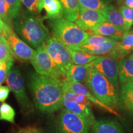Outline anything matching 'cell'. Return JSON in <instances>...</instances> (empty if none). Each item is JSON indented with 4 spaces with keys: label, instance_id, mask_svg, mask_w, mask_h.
Returning a JSON list of instances; mask_svg holds the SVG:
<instances>
[{
    "label": "cell",
    "instance_id": "6da1fadb",
    "mask_svg": "<svg viewBox=\"0 0 133 133\" xmlns=\"http://www.w3.org/2000/svg\"><path fill=\"white\" fill-rule=\"evenodd\" d=\"M28 85L36 109L43 113L51 114L63 107L64 86L62 81L38 74L31 73Z\"/></svg>",
    "mask_w": 133,
    "mask_h": 133
},
{
    "label": "cell",
    "instance_id": "7a4b0ae2",
    "mask_svg": "<svg viewBox=\"0 0 133 133\" xmlns=\"http://www.w3.org/2000/svg\"><path fill=\"white\" fill-rule=\"evenodd\" d=\"M44 19L27 10L21 11L13 21V29L23 41L36 49L43 46L51 36L49 30L43 23Z\"/></svg>",
    "mask_w": 133,
    "mask_h": 133
},
{
    "label": "cell",
    "instance_id": "3957f363",
    "mask_svg": "<svg viewBox=\"0 0 133 133\" xmlns=\"http://www.w3.org/2000/svg\"><path fill=\"white\" fill-rule=\"evenodd\" d=\"M85 85L100 102L115 110L119 107V93L109 79L96 70L92 65L88 71Z\"/></svg>",
    "mask_w": 133,
    "mask_h": 133
},
{
    "label": "cell",
    "instance_id": "277c9868",
    "mask_svg": "<svg viewBox=\"0 0 133 133\" xmlns=\"http://www.w3.org/2000/svg\"><path fill=\"white\" fill-rule=\"evenodd\" d=\"M48 20V24L54 36L70 49H76L89 37V35L75 22L64 16Z\"/></svg>",
    "mask_w": 133,
    "mask_h": 133
},
{
    "label": "cell",
    "instance_id": "5b68a950",
    "mask_svg": "<svg viewBox=\"0 0 133 133\" xmlns=\"http://www.w3.org/2000/svg\"><path fill=\"white\" fill-rule=\"evenodd\" d=\"M6 81L8 87L14 92L22 112L25 115L32 113L34 111V105L26 94L24 78L20 70L17 67L12 66Z\"/></svg>",
    "mask_w": 133,
    "mask_h": 133
},
{
    "label": "cell",
    "instance_id": "8992f818",
    "mask_svg": "<svg viewBox=\"0 0 133 133\" xmlns=\"http://www.w3.org/2000/svg\"><path fill=\"white\" fill-rule=\"evenodd\" d=\"M36 73L63 81L65 76L46 51L44 45L36 49V53L30 61Z\"/></svg>",
    "mask_w": 133,
    "mask_h": 133
},
{
    "label": "cell",
    "instance_id": "52a82bcc",
    "mask_svg": "<svg viewBox=\"0 0 133 133\" xmlns=\"http://www.w3.org/2000/svg\"><path fill=\"white\" fill-rule=\"evenodd\" d=\"M56 128V133H89L91 126L78 115L64 108L57 118Z\"/></svg>",
    "mask_w": 133,
    "mask_h": 133
},
{
    "label": "cell",
    "instance_id": "ba28073f",
    "mask_svg": "<svg viewBox=\"0 0 133 133\" xmlns=\"http://www.w3.org/2000/svg\"><path fill=\"white\" fill-rule=\"evenodd\" d=\"M46 51L65 76L73 64L69 48L55 36H50L44 44Z\"/></svg>",
    "mask_w": 133,
    "mask_h": 133
},
{
    "label": "cell",
    "instance_id": "9c48e42d",
    "mask_svg": "<svg viewBox=\"0 0 133 133\" xmlns=\"http://www.w3.org/2000/svg\"><path fill=\"white\" fill-rule=\"evenodd\" d=\"M3 36L7 41L13 56L24 61H31L36 53L27 43L23 41L15 32L12 28L5 24L2 30Z\"/></svg>",
    "mask_w": 133,
    "mask_h": 133
},
{
    "label": "cell",
    "instance_id": "30bf717a",
    "mask_svg": "<svg viewBox=\"0 0 133 133\" xmlns=\"http://www.w3.org/2000/svg\"><path fill=\"white\" fill-rule=\"evenodd\" d=\"M96 70L112 83L117 89L119 88L118 79V61L109 56H98L91 62Z\"/></svg>",
    "mask_w": 133,
    "mask_h": 133
},
{
    "label": "cell",
    "instance_id": "8fae6325",
    "mask_svg": "<svg viewBox=\"0 0 133 133\" xmlns=\"http://www.w3.org/2000/svg\"><path fill=\"white\" fill-rule=\"evenodd\" d=\"M63 106L65 109L69 110L82 118L91 126V127L96 121L91 110V107L78 101L76 99V94L64 86Z\"/></svg>",
    "mask_w": 133,
    "mask_h": 133
},
{
    "label": "cell",
    "instance_id": "7c38bea8",
    "mask_svg": "<svg viewBox=\"0 0 133 133\" xmlns=\"http://www.w3.org/2000/svg\"><path fill=\"white\" fill-rule=\"evenodd\" d=\"M106 21L105 16L100 11L80 6L79 16L75 22L90 35L94 28Z\"/></svg>",
    "mask_w": 133,
    "mask_h": 133
},
{
    "label": "cell",
    "instance_id": "4fadbf2b",
    "mask_svg": "<svg viewBox=\"0 0 133 133\" xmlns=\"http://www.w3.org/2000/svg\"><path fill=\"white\" fill-rule=\"evenodd\" d=\"M62 84L64 87H65L66 89H68L72 92L75 93V94L84 96L88 98V99L91 102H92V104H94L97 107L104 109V110L107 111L109 113L115 115H118V113L115 111V110L108 107L106 105L100 102L99 100L90 92V91L88 89V88L86 87V85H84L81 83L69 81L65 79L62 81Z\"/></svg>",
    "mask_w": 133,
    "mask_h": 133
},
{
    "label": "cell",
    "instance_id": "5bb4252c",
    "mask_svg": "<svg viewBox=\"0 0 133 133\" xmlns=\"http://www.w3.org/2000/svg\"><path fill=\"white\" fill-rule=\"evenodd\" d=\"M100 12L105 16L107 21L112 24L118 29L126 33L129 32L130 30L128 27L123 17L119 12V9L114 5H107L105 8L100 11Z\"/></svg>",
    "mask_w": 133,
    "mask_h": 133
},
{
    "label": "cell",
    "instance_id": "9a60e30c",
    "mask_svg": "<svg viewBox=\"0 0 133 133\" xmlns=\"http://www.w3.org/2000/svg\"><path fill=\"white\" fill-rule=\"evenodd\" d=\"M133 51V31H129L118 41L116 45L113 48L109 56L119 60L129 54Z\"/></svg>",
    "mask_w": 133,
    "mask_h": 133
},
{
    "label": "cell",
    "instance_id": "2e32d148",
    "mask_svg": "<svg viewBox=\"0 0 133 133\" xmlns=\"http://www.w3.org/2000/svg\"><path fill=\"white\" fill-rule=\"evenodd\" d=\"M89 133H124V131L116 120L103 119L94 121Z\"/></svg>",
    "mask_w": 133,
    "mask_h": 133
},
{
    "label": "cell",
    "instance_id": "e0dca14e",
    "mask_svg": "<svg viewBox=\"0 0 133 133\" xmlns=\"http://www.w3.org/2000/svg\"><path fill=\"white\" fill-rule=\"evenodd\" d=\"M121 86L119 107L133 118V80Z\"/></svg>",
    "mask_w": 133,
    "mask_h": 133
},
{
    "label": "cell",
    "instance_id": "ac0fdd59",
    "mask_svg": "<svg viewBox=\"0 0 133 133\" xmlns=\"http://www.w3.org/2000/svg\"><path fill=\"white\" fill-rule=\"evenodd\" d=\"M118 79L121 85L133 80V54H129L119 60Z\"/></svg>",
    "mask_w": 133,
    "mask_h": 133
},
{
    "label": "cell",
    "instance_id": "d6986e66",
    "mask_svg": "<svg viewBox=\"0 0 133 133\" xmlns=\"http://www.w3.org/2000/svg\"><path fill=\"white\" fill-rule=\"evenodd\" d=\"M126 33H127L125 31L118 29L112 24L106 21L101 23L96 27L94 28L92 30L91 35H99L113 38V39L119 41L123 38Z\"/></svg>",
    "mask_w": 133,
    "mask_h": 133
},
{
    "label": "cell",
    "instance_id": "ffe728a7",
    "mask_svg": "<svg viewBox=\"0 0 133 133\" xmlns=\"http://www.w3.org/2000/svg\"><path fill=\"white\" fill-rule=\"evenodd\" d=\"M118 42V41L116 39L110 38L104 42L97 43L92 46L80 47L76 50L84 51L95 56H104L109 54L113 48L116 45Z\"/></svg>",
    "mask_w": 133,
    "mask_h": 133
},
{
    "label": "cell",
    "instance_id": "44dd1931",
    "mask_svg": "<svg viewBox=\"0 0 133 133\" xmlns=\"http://www.w3.org/2000/svg\"><path fill=\"white\" fill-rule=\"evenodd\" d=\"M91 63L87 65H75L73 64L66 71L65 78L69 81H74L78 83L85 82L87 77L88 71Z\"/></svg>",
    "mask_w": 133,
    "mask_h": 133
},
{
    "label": "cell",
    "instance_id": "7402d4cb",
    "mask_svg": "<svg viewBox=\"0 0 133 133\" xmlns=\"http://www.w3.org/2000/svg\"><path fill=\"white\" fill-rule=\"evenodd\" d=\"M62 6L63 16L69 21L75 22L79 16V4L78 0H59Z\"/></svg>",
    "mask_w": 133,
    "mask_h": 133
},
{
    "label": "cell",
    "instance_id": "603a6c76",
    "mask_svg": "<svg viewBox=\"0 0 133 133\" xmlns=\"http://www.w3.org/2000/svg\"><path fill=\"white\" fill-rule=\"evenodd\" d=\"M43 9L46 11L44 19H52L63 16L62 9L59 0H43Z\"/></svg>",
    "mask_w": 133,
    "mask_h": 133
},
{
    "label": "cell",
    "instance_id": "cb8c5ba5",
    "mask_svg": "<svg viewBox=\"0 0 133 133\" xmlns=\"http://www.w3.org/2000/svg\"><path fill=\"white\" fill-rule=\"evenodd\" d=\"M69 49L73 64L75 65H83L89 64L98 56L79 50H75L70 48Z\"/></svg>",
    "mask_w": 133,
    "mask_h": 133
},
{
    "label": "cell",
    "instance_id": "d4e9b609",
    "mask_svg": "<svg viewBox=\"0 0 133 133\" xmlns=\"http://www.w3.org/2000/svg\"><path fill=\"white\" fill-rule=\"evenodd\" d=\"M16 113L13 108L6 103H3L0 105V120L6 121L14 123Z\"/></svg>",
    "mask_w": 133,
    "mask_h": 133
},
{
    "label": "cell",
    "instance_id": "484cf974",
    "mask_svg": "<svg viewBox=\"0 0 133 133\" xmlns=\"http://www.w3.org/2000/svg\"><path fill=\"white\" fill-rule=\"evenodd\" d=\"M0 17L6 25L13 29V20L9 8L5 0H0Z\"/></svg>",
    "mask_w": 133,
    "mask_h": 133
},
{
    "label": "cell",
    "instance_id": "4316f807",
    "mask_svg": "<svg viewBox=\"0 0 133 133\" xmlns=\"http://www.w3.org/2000/svg\"><path fill=\"white\" fill-rule=\"evenodd\" d=\"M43 0H22V3L26 10L34 14L39 15L43 10Z\"/></svg>",
    "mask_w": 133,
    "mask_h": 133
},
{
    "label": "cell",
    "instance_id": "83f0119b",
    "mask_svg": "<svg viewBox=\"0 0 133 133\" xmlns=\"http://www.w3.org/2000/svg\"><path fill=\"white\" fill-rule=\"evenodd\" d=\"M13 64H14L13 57L6 60L2 64H0V86H1V84L6 80L10 70L13 66Z\"/></svg>",
    "mask_w": 133,
    "mask_h": 133
},
{
    "label": "cell",
    "instance_id": "f1b7e54d",
    "mask_svg": "<svg viewBox=\"0 0 133 133\" xmlns=\"http://www.w3.org/2000/svg\"><path fill=\"white\" fill-rule=\"evenodd\" d=\"M79 4L82 7L88 9L101 11L105 8L107 4H105L101 0H78Z\"/></svg>",
    "mask_w": 133,
    "mask_h": 133
},
{
    "label": "cell",
    "instance_id": "f546056e",
    "mask_svg": "<svg viewBox=\"0 0 133 133\" xmlns=\"http://www.w3.org/2000/svg\"><path fill=\"white\" fill-rule=\"evenodd\" d=\"M118 9L123 17L128 29L131 30V26L133 25V9H130L124 4H121Z\"/></svg>",
    "mask_w": 133,
    "mask_h": 133
},
{
    "label": "cell",
    "instance_id": "4dcf8cb0",
    "mask_svg": "<svg viewBox=\"0 0 133 133\" xmlns=\"http://www.w3.org/2000/svg\"><path fill=\"white\" fill-rule=\"evenodd\" d=\"M13 57L14 56L12 51L6 39L2 42H0V64H2L6 60Z\"/></svg>",
    "mask_w": 133,
    "mask_h": 133
},
{
    "label": "cell",
    "instance_id": "1f68e13d",
    "mask_svg": "<svg viewBox=\"0 0 133 133\" xmlns=\"http://www.w3.org/2000/svg\"><path fill=\"white\" fill-rule=\"evenodd\" d=\"M5 1L9 6L10 14L14 20L17 17V16L21 12L22 2L20 1V0H5Z\"/></svg>",
    "mask_w": 133,
    "mask_h": 133
},
{
    "label": "cell",
    "instance_id": "d6a6232c",
    "mask_svg": "<svg viewBox=\"0 0 133 133\" xmlns=\"http://www.w3.org/2000/svg\"><path fill=\"white\" fill-rule=\"evenodd\" d=\"M16 133H43L41 129L35 126H27L19 129Z\"/></svg>",
    "mask_w": 133,
    "mask_h": 133
},
{
    "label": "cell",
    "instance_id": "836d02e7",
    "mask_svg": "<svg viewBox=\"0 0 133 133\" xmlns=\"http://www.w3.org/2000/svg\"><path fill=\"white\" fill-rule=\"evenodd\" d=\"M11 91L8 86H0V102H4Z\"/></svg>",
    "mask_w": 133,
    "mask_h": 133
},
{
    "label": "cell",
    "instance_id": "e575fe53",
    "mask_svg": "<svg viewBox=\"0 0 133 133\" xmlns=\"http://www.w3.org/2000/svg\"><path fill=\"white\" fill-rule=\"evenodd\" d=\"M124 4L130 8L133 9V0H124Z\"/></svg>",
    "mask_w": 133,
    "mask_h": 133
},
{
    "label": "cell",
    "instance_id": "d590c367",
    "mask_svg": "<svg viewBox=\"0 0 133 133\" xmlns=\"http://www.w3.org/2000/svg\"><path fill=\"white\" fill-rule=\"evenodd\" d=\"M4 25L5 24L4 23V22L3 21V20L1 19V17H0V30H2L3 28H4Z\"/></svg>",
    "mask_w": 133,
    "mask_h": 133
},
{
    "label": "cell",
    "instance_id": "8d00e7d4",
    "mask_svg": "<svg viewBox=\"0 0 133 133\" xmlns=\"http://www.w3.org/2000/svg\"><path fill=\"white\" fill-rule=\"evenodd\" d=\"M5 39H5L4 36H3L2 31H1V30H0V42H2V41L5 40Z\"/></svg>",
    "mask_w": 133,
    "mask_h": 133
},
{
    "label": "cell",
    "instance_id": "74e56055",
    "mask_svg": "<svg viewBox=\"0 0 133 133\" xmlns=\"http://www.w3.org/2000/svg\"><path fill=\"white\" fill-rule=\"evenodd\" d=\"M101 1H102L103 2L105 3V4L108 5V4H109L111 2H112V0H101Z\"/></svg>",
    "mask_w": 133,
    "mask_h": 133
},
{
    "label": "cell",
    "instance_id": "f35d334b",
    "mask_svg": "<svg viewBox=\"0 0 133 133\" xmlns=\"http://www.w3.org/2000/svg\"><path fill=\"white\" fill-rule=\"evenodd\" d=\"M116 1H117L118 3H119V4H121V3H122L123 1H124V0H116Z\"/></svg>",
    "mask_w": 133,
    "mask_h": 133
},
{
    "label": "cell",
    "instance_id": "ab89813d",
    "mask_svg": "<svg viewBox=\"0 0 133 133\" xmlns=\"http://www.w3.org/2000/svg\"><path fill=\"white\" fill-rule=\"evenodd\" d=\"M22 0H20V1H21V2H22Z\"/></svg>",
    "mask_w": 133,
    "mask_h": 133
},
{
    "label": "cell",
    "instance_id": "60d3db41",
    "mask_svg": "<svg viewBox=\"0 0 133 133\" xmlns=\"http://www.w3.org/2000/svg\"></svg>",
    "mask_w": 133,
    "mask_h": 133
}]
</instances>
